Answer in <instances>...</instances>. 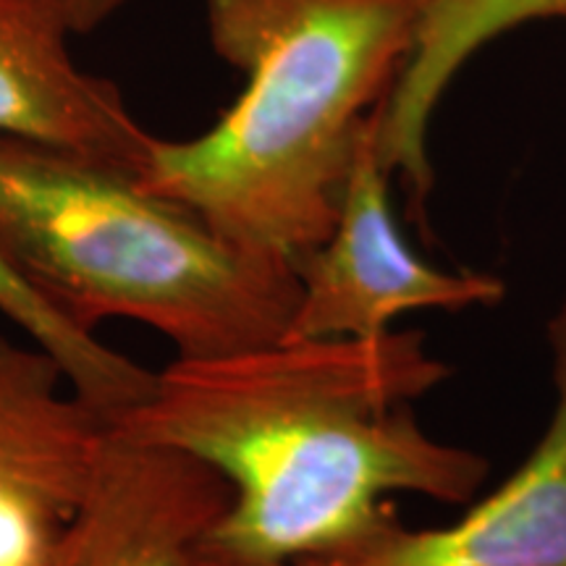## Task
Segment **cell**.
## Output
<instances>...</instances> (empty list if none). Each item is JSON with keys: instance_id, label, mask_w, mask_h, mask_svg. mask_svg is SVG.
Segmentation results:
<instances>
[{"instance_id": "6da1fadb", "label": "cell", "mask_w": 566, "mask_h": 566, "mask_svg": "<svg viewBox=\"0 0 566 566\" xmlns=\"http://www.w3.org/2000/svg\"><path fill=\"white\" fill-rule=\"evenodd\" d=\"M449 375L420 331L281 336L176 357L147 399L105 422L200 459L229 483L231 504L195 566H292L384 530L396 516L391 495L475 501L488 459L438 441L415 415Z\"/></svg>"}, {"instance_id": "7a4b0ae2", "label": "cell", "mask_w": 566, "mask_h": 566, "mask_svg": "<svg viewBox=\"0 0 566 566\" xmlns=\"http://www.w3.org/2000/svg\"><path fill=\"white\" fill-rule=\"evenodd\" d=\"M420 0H205L212 51L244 74L192 139L155 137L137 181L244 250L292 263L334 229L365 126Z\"/></svg>"}, {"instance_id": "3957f363", "label": "cell", "mask_w": 566, "mask_h": 566, "mask_svg": "<svg viewBox=\"0 0 566 566\" xmlns=\"http://www.w3.org/2000/svg\"><path fill=\"white\" fill-rule=\"evenodd\" d=\"M0 252L69 321H132L212 357L286 336L294 265L229 242L124 168L0 137Z\"/></svg>"}, {"instance_id": "277c9868", "label": "cell", "mask_w": 566, "mask_h": 566, "mask_svg": "<svg viewBox=\"0 0 566 566\" xmlns=\"http://www.w3.org/2000/svg\"><path fill=\"white\" fill-rule=\"evenodd\" d=\"M388 184L391 174L375 147L373 116L344 184L334 229L294 260L300 296L286 336L375 338L407 313H464L506 300L499 275L446 271L417 254L396 223Z\"/></svg>"}, {"instance_id": "5b68a950", "label": "cell", "mask_w": 566, "mask_h": 566, "mask_svg": "<svg viewBox=\"0 0 566 566\" xmlns=\"http://www.w3.org/2000/svg\"><path fill=\"white\" fill-rule=\"evenodd\" d=\"M229 504L231 488L212 467L105 422L48 566H195Z\"/></svg>"}, {"instance_id": "8992f818", "label": "cell", "mask_w": 566, "mask_h": 566, "mask_svg": "<svg viewBox=\"0 0 566 566\" xmlns=\"http://www.w3.org/2000/svg\"><path fill=\"white\" fill-rule=\"evenodd\" d=\"M554 412L525 462L454 522L384 530L292 566H566V296L548 317Z\"/></svg>"}, {"instance_id": "52a82bcc", "label": "cell", "mask_w": 566, "mask_h": 566, "mask_svg": "<svg viewBox=\"0 0 566 566\" xmlns=\"http://www.w3.org/2000/svg\"><path fill=\"white\" fill-rule=\"evenodd\" d=\"M69 38L40 0H0V137L137 176L155 137L116 84L74 61Z\"/></svg>"}, {"instance_id": "ba28073f", "label": "cell", "mask_w": 566, "mask_h": 566, "mask_svg": "<svg viewBox=\"0 0 566 566\" xmlns=\"http://www.w3.org/2000/svg\"><path fill=\"white\" fill-rule=\"evenodd\" d=\"M535 21H566V0H420L409 55L375 113V147L422 212L433 189L430 124L451 82L480 51Z\"/></svg>"}, {"instance_id": "9c48e42d", "label": "cell", "mask_w": 566, "mask_h": 566, "mask_svg": "<svg viewBox=\"0 0 566 566\" xmlns=\"http://www.w3.org/2000/svg\"><path fill=\"white\" fill-rule=\"evenodd\" d=\"M103 430V417L69 391L45 352L0 338V506L69 514Z\"/></svg>"}, {"instance_id": "30bf717a", "label": "cell", "mask_w": 566, "mask_h": 566, "mask_svg": "<svg viewBox=\"0 0 566 566\" xmlns=\"http://www.w3.org/2000/svg\"><path fill=\"white\" fill-rule=\"evenodd\" d=\"M0 315L48 354L69 391L103 420L129 412L153 391L155 373L69 321L13 271L0 252Z\"/></svg>"}, {"instance_id": "8fae6325", "label": "cell", "mask_w": 566, "mask_h": 566, "mask_svg": "<svg viewBox=\"0 0 566 566\" xmlns=\"http://www.w3.org/2000/svg\"><path fill=\"white\" fill-rule=\"evenodd\" d=\"M66 516L34 504L0 506V566H48Z\"/></svg>"}, {"instance_id": "7c38bea8", "label": "cell", "mask_w": 566, "mask_h": 566, "mask_svg": "<svg viewBox=\"0 0 566 566\" xmlns=\"http://www.w3.org/2000/svg\"><path fill=\"white\" fill-rule=\"evenodd\" d=\"M69 34H87L122 11L129 0H40Z\"/></svg>"}]
</instances>
